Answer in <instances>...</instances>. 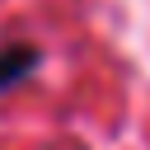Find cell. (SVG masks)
I'll use <instances>...</instances> for the list:
<instances>
[{
  "label": "cell",
  "mask_w": 150,
  "mask_h": 150,
  "mask_svg": "<svg viewBox=\"0 0 150 150\" xmlns=\"http://www.w3.org/2000/svg\"><path fill=\"white\" fill-rule=\"evenodd\" d=\"M33 66H38V52L33 47H0V89L19 84Z\"/></svg>",
  "instance_id": "cell-1"
}]
</instances>
